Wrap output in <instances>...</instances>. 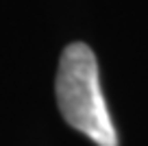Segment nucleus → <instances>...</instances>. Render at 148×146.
<instances>
[{"instance_id":"nucleus-1","label":"nucleus","mask_w":148,"mask_h":146,"mask_svg":"<svg viewBox=\"0 0 148 146\" xmlns=\"http://www.w3.org/2000/svg\"><path fill=\"white\" fill-rule=\"evenodd\" d=\"M57 105L63 120L98 146H118V133L111 122L100 90L98 61L87 44L65 46L57 70Z\"/></svg>"}]
</instances>
